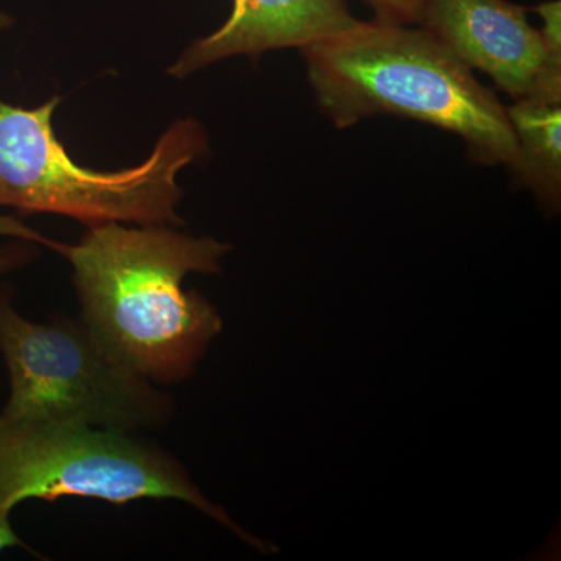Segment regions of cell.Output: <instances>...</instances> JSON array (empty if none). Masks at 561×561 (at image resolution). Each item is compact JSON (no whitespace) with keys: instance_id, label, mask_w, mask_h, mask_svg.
I'll return each instance as SVG.
<instances>
[{"instance_id":"cell-1","label":"cell","mask_w":561,"mask_h":561,"mask_svg":"<svg viewBox=\"0 0 561 561\" xmlns=\"http://www.w3.org/2000/svg\"><path fill=\"white\" fill-rule=\"evenodd\" d=\"M231 247L168 225L90 228L62 256L73 268L81 321L114 359L151 383L194 375L220 334L217 309L184 290L190 273L214 275Z\"/></svg>"},{"instance_id":"cell-2","label":"cell","mask_w":561,"mask_h":561,"mask_svg":"<svg viewBox=\"0 0 561 561\" xmlns=\"http://www.w3.org/2000/svg\"><path fill=\"white\" fill-rule=\"evenodd\" d=\"M301 51L317 105L335 128L376 114L411 117L459 136L481 164L515 171L507 110L420 25L357 20Z\"/></svg>"},{"instance_id":"cell-3","label":"cell","mask_w":561,"mask_h":561,"mask_svg":"<svg viewBox=\"0 0 561 561\" xmlns=\"http://www.w3.org/2000/svg\"><path fill=\"white\" fill-rule=\"evenodd\" d=\"M58 95L36 108L0 98V206L88 225H181L179 173L208 150L197 121L162 133L146 161L117 172L77 164L54 130Z\"/></svg>"},{"instance_id":"cell-4","label":"cell","mask_w":561,"mask_h":561,"mask_svg":"<svg viewBox=\"0 0 561 561\" xmlns=\"http://www.w3.org/2000/svg\"><path fill=\"white\" fill-rule=\"evenodd\" d=\"M91 497L127 504L183 501L264 556L278 549L247 534L195 485L180 461L135 432L80 421L0 416V508L27 500Z\"/></svg>"},{"instance_id":"cell-5","label":"cell","mask_w":561,"mask_h":561,"mask_svg":"<svg viewBox=\"0 0 561 561\" xmlns=\"http://www.w3.org/2000/svg\"><path fill=\"white\" fill-rule=\"evenodd\" d=\"M0 353L10 397L0 416L80 421L128 432L168 423L172 401L103 348L83 321L35 323L0 286Z\"/></svg>"},{"instance_id":"cell-6","label":"cell","mask_w":561,"mask_h":561,"mask_svg":"<svg viewBox=\"0 0 561 561\" xmlns=\"http://www.w3.org/2000/svg\"><path fill=\"white\" fill-rule=\"evenodd\" d=\"M419 25L513 101L561 102V58L546 47L526 7L511 0H421Z\"/></svg>"},{"instance_id":"cell-7","label":"cell","mask_w":561,"mask_h":561,"mask_svg":"<svg viewBox=\"0 0 561 561\" xmlns=\"http://www.w3.org/2000/svg\"><path fill=\"white\" fill-rule=\"evenodd\" d=\"M346 0H234L228 21L195 41L168 69L184 79L195 70L234 57L305 47L346 31L356 22Z\"/></svg>"},{"instance_id":"cell-8","label":"cell","mask_w":561,"mask_h":561,"mask_svg":"<svg viewBox=\"0 0 561 561\" xmlns=\"http://www.w3.org/2000/svg\"><path fill=\"white\" fill-rule=\"evenodd\" d=\"M518 149L513 176L549 214L561 203V102L522 99L505 106Z\"/></svg>"},{"instance_id":"cell-9","label":"cell","mask_w":561,"mask_h":561,"mask_svg":"<svg viewBox=\"0 0 561 561\" xmlns=\"http://www.w3.org/2000/svg\"><path fill=\"white\" fill-rule=\"evenodd\" d=\"M375 20L394 24L419 25L421 0H365Z\"/></svg>"},{"instance_id":"cell-10","label":"cell","mask_w":561,"mask_h":561,"mask_svg":"<svg viewBox=\"0 0 561 561\" xmlns=\"http://www.w3.org/2000/svg\"><path fill=\"white\" fill-rule=\"evenodd\" d=\"M540 16L541 27L538 28L546 47L553 57L561 58V2L548 0L531 9Z\"/></svg>"},{"instance_id":"cell-11","label":"cell","mask_w":561,"mask_h":561,"mask_svg":"<svg viewBox=\"0 0 561 561\" xmlns=\"http://www.w3.org/2000/svg\"><path fill=\"white\" fill-rule=\"evenodd\" d=\"M38 247L36 243L22 241V239H9V242L2 243L0 245V276L27 267L38 256Z\"/></svg>"},{"instance_id":"cell-12","label":"cell","mask_w":561,"mask_h":561,"mask_svg":"<svg viewBox=\"0 0 561 561\" xmlns=\"http://www.w3.org/2000/svg\"><path fill=\"white\" fill-rule=\"evenodd\" d=\"M0 238L22 239V241L33 242L39 247H47V249L60 254H65L69 247L66 243L51 241V239L41 234L39 231L33 230L18 217L5 216V214H0Z\"/></svg>"},{"instance_id":"cell-13","label":"cell","mask_w":561,"mask_h":561,"mask_svg":"<svg viewBox=\"0 0 561 561\" xmlns=\"http://www.w3.org/2000/svg\"><path fill=\"white\" fill-rule=\"evenodd\" d=\"M22 541L18 537L10 524V513L0 508V553L13 546H21Z\"/></svg>"},{"instance_id":"cell-14","label":"cell","mask_w":561,"mask_h":561,"mask_svg":"<svg viewBox=\"0 0 561 561\" xmlns=\"http://www.w3.org/2000/svg\"><path fill=\"white\" fill-rule=\"evenodd\" d=\"M13 25V16H10L9 13H3V11H0V35H2L3 32L10 31Z\"/></svg>"}]
</instances>
